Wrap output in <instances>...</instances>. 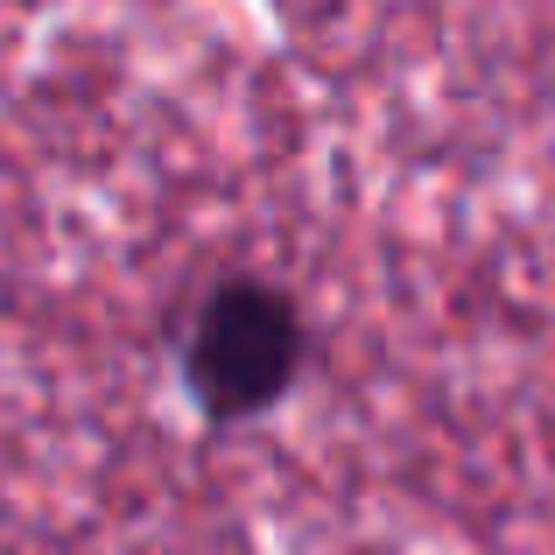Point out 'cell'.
I'll return each instance as SVG.
<instances>
[{
    "instance_id": "obj_1",
    "label": "cell",
    "mask_w": 555,
    "mask_h": 555,
    "mask_svg": "<svg viewBox=\"0 0 555 555\" xmlns=\"http://www.w3.org/2000/svg\"><path fill=\"white\" fill-rule=\"evenodd\" d=\"M302 310L274 282L232 274L197 302L183 338V387L197 393V408L211 422H246L268 415L302 373Z\"/></svg>"
}]
</instances>
